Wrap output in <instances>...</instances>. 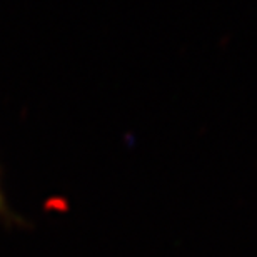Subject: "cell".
Segmentation results:
<instances>
[{
    "label": "cell",
    "instance_id": "1",
    "mask_svg": "<svg viewBox=\"0 0 257 257\" xmlns=\"http://www.w3.org/2000/svg\"><path fill=\"white\" fill-rule=\"evenodd\" d=\"M0 220L7 225H25L24 220L19 215H15V212H12V209H10L7 199H5L2 182H0Z\"/></svg>",
    "mask_w": 257,
    "mask_h": 257
}]
</instances>
